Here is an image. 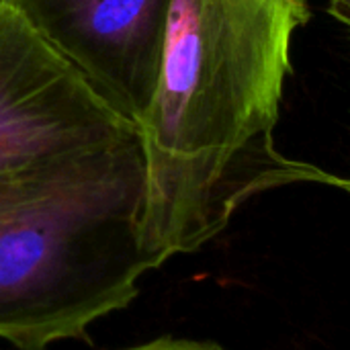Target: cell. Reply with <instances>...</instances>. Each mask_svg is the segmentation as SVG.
<instances>
[{
    "label": "cell",
    "instance_id": "3",
    "mask_svg": "<svg viewBox=\"0 0 350 350\" xmlns=\"http://www.w3.org/2000/svg\"><path fill=\"white\" fill-rule=\"evenodd\" d=\"M137 129L6 6L0 12V174L88 152Z\"/></svg>",
    "mask_w": 350,
    "mask_h": 350
},
{
    "label": "cell",
    "instance_id": "4",
    "mask_svg": "<svg viewBox=\"0 0 350 350\" xmlns=\"http://www.w3.org/2000/svg\"><path fill=\"white\" fill-rule=\"evenodd\" d=\"M121 119L139 127L160 74L172 0H6Z\"/></svg>",
    "mask_w": 350,
    "mask_h": 350
},
{
    "label": "cell",
    "instance_id": "2",
    "mask_svg": "<svg viewBox=\"0 0 350 350\" xmlns=\"http://www.w3.org/2000/svg\"><path fill=\"white\" fill-rule=\"evenodd\" d=\"M139 135L0 174V340L45 350L137 297Z\"/></svg>",
    "mask_w": 350,
    "mask_h": 350
},
{
    "label": "cell",
    "instance_id": "6",
    "mask_svg": "<svg viewBox=\"0 0 350 350\" xmlns=\"http://www.w3.org/2000/svg\"><path fill=\"white\" fill-rule=\"evenodd\" d=\"M330 12L350 31V0H332Z\"/></svg>",
    "mask_w": 350,
    "mask_h": 350
},
{
    "label": "cell",
    "instance_id": "1",
    "mask_svg": "<svg viewBox=\"0 0 350 350\" xmlns=\"http://www.w3.org/2000/svg\"><path fill=\"white\" fill-rule=\"evenodd\" d=\"M308 0H172L158 82L137 127L150 271L217 238L252 197L340 178L277 150L293 33Z\"/></svg>",
    "mask_w": 350,
    "mask_h": 350
},
{
    "label": "cell",
    "instance_id": "5",
    "mask_svg": "<svg viewBox=\"0 0 350 350\" xmlns=\"http://www.w3.org/2000/svg\"><path fill=\"white\" fill-rule=\"evenodd\" d=\"M117 350H228L211 340H195V338H178V336H158L154 340L125 347Z\"/></svg>",
    "mask_w": 350,
    "mask_h": 350
},
{
    "label": "cell",
    "instance_id": "8",
    "mask_svg": "<svg viewBox=\"0 0 350 350\" xmlns=\"http://www.w3.org/2000/svg\"><path fill=\"white\" fill-rule=\"evenodd\" d=\"M4 8H6V0H0V12H2Z\"/></svg>",
    "mask_w": 350,
    "mask_h": 350
},
{
    "label": "cell",
    "instance_id": "7",
    "mask_svg": "<svg viewBox=\"0 0 350 350\" xmlns=\"http://www.w3.org/2000/svg\"><path fill=\"white\" fill-rule=\"evenodd\" d=\"M338 189H342V191L350 193V178H340V185H338Z\"/></svg>",
    "mask_w": 350,
    "mask_h": 350
}]
</instances>
